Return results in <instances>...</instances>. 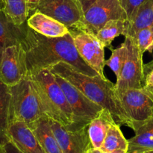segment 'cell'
<instances>
[{"mask_svg": "<svg viewBox=\"0 0 153 153\" xmlns=\"http://www.w3.org/2000/svg\"><path fill=\"white\" fill-rule=\"evenodd\" d=\"M40 0H27L28 4V7H29V11L32 10L34 7H35L36 4L40 1Z\"/></svg>", "mask_w": 153, "mask_h": 153, "instance_id": "obj_31", "label": "cell"}, {"mask_svg": "<svg viewBox=\"0 0 153 153\" xmlns=\"http://www.w3.org/2000/svg\"><path fill=\"white\" fill-rule=\"evenodd\" d=\"M143 88H144L145 91L147 92V94L150 96L151 98L153 100V85H152V86H143Z\"/></svg>", "mask_w": 153, "mask_h": 153, "instance_id": "obj_32", "label": "cell"}, {"mask_svg": "<svg viewBox=\"0 0 153 153\" xmlns=\"http://www.w3.org/2000/svg\"><path fill=\"white\" fill-rule=\"evenodd\" d=\"M55 76L57 82L62 88L73 111V123L68 126L75 128L88 126L91 121L103 108L90 100L80 90L64 78L56 74Z\"/></svg>", "mask_w": 153, "mask_h": 153, "instance_id": "obj_6", "label": "cell"}, {"mask_svg": "<svg viewBox=\"0 0 153 153\" xmlns=\"http://www.w3.org/2000/svg\"><path fill=\"white\" fill-rule=\"evenodd\" d=\"M29 127L46 153H63L52 131L49 118L41 117L30 124Z\"/></svg>", "mask_w": 153, "mask_h": 153, "instance_id": "obj_17", "label": "cell"}, {"mask_svg": "<svg viewBox=\"0 0 153 153\" xmlns=\"http://www.w3.org/2000/svg\"><path fill=\"white\" fill-rule=\"evenodd\" d=\"M128 140L125 137L117 123L112 124L108 131L100 149L105 152L126 151L128 152Z\"/></svg>", "mask_w": 153, "mask_h": 153, "instance_id": "obj_23", "label": "cell"}, {"mask_svg": "<svg viewBox=\"0 0 153 153\" xmlns=\"http://www.w3.org/2000/svg\"><path fill=\"white\" fill-rule=\"evenodd\" d=\"M4 7V2H3V0H0V9H3Z\"/></svg>", "mask_w": 153, "mask_h": 153, "instance_id": "obj_34", "label": "cell"}, {"mask_svg": "<svg viewBox=\"0 0 153 153\" xmlns=\"http://www.w3.org/2000/svg\"><path fill=\"white\" fill-rule=\"evenodd\" d=\"M49 123L63 153H87L93 147L88 126L75 128L51 119Z\"/></svg>", "mask_w": 153, "mask_h": 153, "instance_id": "obj_11", "label": "cell"}, {"mask_svg": "<svg viewBox=\"0 0 153 153\" xmlns=\"http://www.w3.org/2000/svg\"><path fill=\"white\" fill-rule=\"evenodd\" d=\"M153 67V60L152 61H150V62L147 63V64H144V73H145V75H146V73H147L149 71V70H151V68Z\"/></svg>", "mask_w": 153, "mask_h": 153, "instance_id": "obj_33", "label": "cell"}, {"mask_svg": "<svg viewBox=\"0 0 153 153\" xmlns=\"http://www.w3.org/2000/svg\"><path fill=\"white\" fill-rule=\"evenodd\" d=\"M87 153H128L126 151H115V152H105L100 149L92 147L87 152Z\"/></svg>", "mask_w": 153, "mask_h": 153, "instance_id": "obj_30", "label": "cell"}, {"mask_svg": "<svg viewBox=\"0 0 153 153\" xmlns=\"http://www.w3.org/2000/svg\"><path fill=\"white\" fill-rule=\"evenodd\" d=\"M8 134L10 140L22 153H46L29 126L22 121L10 123Z\"/></svg>", "mask_w": 153, "mask_h": 153, "instance_id": "obj_13", "label": "cell"}, {"mask_svg": "<svg viewBox=\"0 0 153 153\" xmlns=\"http://www.w3.org/2000/svg\"><path fill=\"white\" fill-rule=\"evenodd\" d=\"M153 85V67L145 75V81L143 86H152Z\"/></svg>", "mask_w": 153, "mask_h": 153, "instance_id": "obj_28", "label": "cell"}, {"mask_svg": "<svg viewBox=\"0 0 153 153\" xmlns=\"http://www.w3.org/2000/svg\"><path fill=\"white\" fill-rule=\"evenodd\" d=\"M48 69L76 86L93 102L108 109L120 126L132 128V123L124 111L115 91V85L108 79L100 76L85 75L64 62H59Z\"/></svg>", "mask_w": 153, "mask_h": 153, "instance_id": "obj_2", "label": "cell"}, {"mask_svg": "<svg viewBox=\"0 0 153 153\" xmlns=\"http://www.w3.org/2000/svg\"><path fill=\"white\" fill-rule=\"evenodd\" d=\"M51 16L65 25L69 29L82 27L85 11L79 0H40L35 7L29 11Z\"/></svg>", "mask_w": 153, "mask_h": 153, "instance_id": "obj_7", "label": "cell"}, {"mask_svg": "<svg viewBox=\"0 0 153 153\" xmlns=\"http://www.w3.org/2000/svg\"><path fill=\"white\" fill-rule=\"evenodd\" d=\"M27 22L16 25L9 20L3 9H0V60L7 47L22 43L27 31Z\"/></svg>", "mask_w": 153, "mask_h": 153, "instance_id": "obj_15", "label": "cell"}, {"mask_svg": "<svg viewBox=\"0 0 153 153\" xmlns=\"http://www.w3.org/2000/svg\"><path fill=\"white\" fill-rule=\"evenodd\" d=\"M26 22L29 28L46 37H59L70 33L65 25L40 12L29 15Z\"/></svg>", "mask_w": 153, "mask_h": 153, "instance_id": "obj_14", "label": "cell"}, {"mask_svg": "<svg viewBox=\"0 0 153 153\" xmlns=\"http://www.w3.org/2000/svg\"><path fill=\"white\" fill-rule=\"evenodd\" d=\"M10 88L0 79V146L10 141L8 134L10 126Z\"/></svg>", "mask_w": 153, "mask_h": 153, "instance_id": "obj_20", "label": "cell"}, {"mask_svg": "<svg viewBox=\"0 0 153 153\" xmlns=\"http://www.w3.org/2000/svg\"><path fill=\"white\" fill-rule=\"evenodd\" d=\"M112 19L128 20L126 11L119 0H97L85 12L81 29L94 34Z\"/></svg>", "mask_w": 153, "mask_h": 153, "instance_id": "obj_9", "label": "cell"}, {"mask_svg": "<svg viewBox=\"0 0 153 153\" xmlns=\"http://www.w3.org/2000/svg\"><path fill=\"white\" fill-rule=\"evenodd\" d=\"M134 131V137L128 140V153H139L153 149V117L139 124Z\"/></svg>", "mask_w": 153, "mask_h": 153, "instance_id": "obj_18", "label": "cell"}, {"mask_svg": "<svg viewBox=\"0 0 153 153\" xmlns=\"http://www.w3.org/2000/svg\"><path fill=\"white\" fill-rule=\"evenodd\" d=\"M142 53L153 52V25L140 30L134 37Z\"/></svg>", "mask_w": 153, "mask_h": 153, "instance_id": "obj_25", "label": "cell"}, {"mask_svg": "<svg viewBox=\"0 0 153 153\" xmlns=\"http://www.w3.org/2000/svg\"><path fill=\"white\" fill-rule=\"evenodd\" d=\"M28 77L32 79L45 116L64 126L73 123L71 107L55 74L49 69H43Z\"/></svg>", "mask_w": 153, "mask_h": 153, "instance_id": "obj_3", "label": "cell"}, {"mask_svg": "<svg viewBox=\"0 0 153 153\" xmlns=\"http://www.w3.org/2000/svg\"><path fill=\"white\" fill-rule=\"evenodd\" d=\"M27 73L25 52L22 43L6 48L0 60V79L11 87L27 77Z\"/></svg>", "mask_w": 153, "mask_h": 153, "instance_id": "obj_12", "label": "cell"}, {"mask_svg": "<svg viewBox=\"0 0 153 153\" xmlns=\"http://www.w3.org/2000/svg\"><path fill=\"white\" fill-rule=\"evenodd\" d=\"M152 25H153V0H145L139 6L132 19L128 21L126 36L134 37L140 30Z\"/></svg>", "mask_w": 153, "mask_h": 153, "instance_id": "obj_19", "label": "cell"}, {"mask_svg": "<svg viewBox=\"0 0 153 153\" xmlns=\"http://www.w3.org/2000/svg\"><path fill=\"white\" fill-rule=\"evenodd\" d=\"M3 149H4V153H22L16 146V145L10 140V141L7 142V143L4 145Z\"/></svg>", "mask_w": 153, "mask_h": 153, "instance_id": "obj_27", "label": "cell"}, {"mask_svg": "<svg viewBox=\"0 0 153 153\" xmlns=\"http://www.w3.org/2000/svg\"><path fill=\"white\" fill-rule=\"evenodd\" d=\"M22 45L25 52L27 77L59 62L69 64L85 75L100 76L80 56L70 33L63 37H49L28 26Z\"/></svg>", "mask_w": 153, "mask_h": 153, "instance_id": "obj_1", "label": "cell"}, {"mask_svg": "<svg viewBox=\"0 0 153 153\" xmlns=\"http://www.w3.org/2000/svg\"><path fill=\"white\" fill-rule=\"evenodd\" d=\"M0 153H4V149H3L2 146H0Z\"/></svg>", "mask_w": 153, "mask_h": 153, "instance_id": "obj_36", "label": "cell"}, {"mask_svg": "<svg viewBox=\"0 0 153 153\" xmlns=\"http://www.w3.org/2000/svg\"><path fill=\"white\" fill-rule=\"evenodd\" d=\"M3 10L9 20L16 25H22L29 16L27 0H3Z\"/></svg>", "mask_w": 153, "mask_h": 153, "instance_id": "obj_22", "label": "cell"}, {"mask_svg": "<svg viewBox=\"0 0 153 153\" xmlns=\"http://www.w3.org/2000/svg\"><path fill=\"white\" fill-rule=\"evenodd\" d=\"M128 48L126 41L117 49L112 50L110 58L105 61V65L108 66L116 76L117 79L119 78L121 70L127 58Z\"/></svg>", "mask_w": 153, "mask_h": 153, "instance_id": "obj_24", "label": "cell"}, {"mask_svg": "<svg viewBox=\"0 0 153 153\" xmlns=\"http://www.w3.org/2000/svg\"><path fill=\"white\" fill-rule=\"evenodd\" d=\"M128 25V20L112 19L106 22L96 36L105 48H108L112 51V42L119 36L126 35Z\"/></svg>", "mask_w": 153, "mask_h": 153, "instance_id": "obj_21", "label": "cell"}, {"mask_svg": "<svg viewBox=\"0 0 153 153\" xmlns=\"http://www.w3.org/2000/svg\"><path fill=\"white\" fill-rule=\"evenodd\" d=\"M79 1L83 7L84 11L85 12L97 0H79Z\"/></svg>", "mask_w": 153, "mask_h": 153, "instance_id": "obj_29", "label": "cell"}, {"mask_svg": "<svg viewBox=\"0 0 153 153\" xmlns=\"http://www.w3.org/2000/svg\"><path fill=\"white\" fill-rule=\"evenodd\" d=\"M125 41L128 48L127 58L115 84V91L120 94L129 89H140L145 81L144 64L143 55L134 37L126 36Z\"/></svg>", "mask_w": 153, "mask_h": 153, "instance_id": "obj_5", "label": "cell"}, {"mask_svg": "<svg viewBox=\"0 0 153 153\" xmlns=\"http://www.w3.org/2000/svg\"><path fill=\"white\" fill-rule=\"evenodd\" d=\"M120 4L123 7L128 15V21L131 20L134 16L136 10L139 6L145 1V0H119Z\"/></svg>", "mask_w": 153, "mask_h": 153, "instance_id": "obj_26", "label": "cell"}, {"mask_svg": "<svg viewBox=\"0 0 153 153\" xmlns=\"http://www.w3.org/2000/svg\"><path fill=\"white\" fill-rule=\"evenodd\" d=\"M139 153H153V149H150V150H147V151H144V152H139Z\"/></svg>", "mask_w": 153, "mask_h": 153, "instance_id": "obj_35", "label": "cell"}, {"mask_svg": "<svg viewBox=\"0 0 153 153\" xmlns=\"http://www.w3.org/2000/svg\"><path fill=\"white\" fill-rule=\"evenodd\" d=\"M119 98L132 123L133 130L153 117V100L143 88L126 90L119 94Z\"/></svg>", "mask_w": 153, "mask_h": 153, "instance_id": "obj_10", "label": "cell"}, {"mask_svg": "<svg viewBox=\"0 0 153 153\" xmlns=\"http://www.w3.org/2000/svg\"><path fill=\"white\" fill-rule=\"evenodd\" d=\"M115 122L113 115L106 108H102L100 113L91 121L88 126V134L93 147L100 149L108 131Z\"/></svg>", "mask_w": 153, "mask_h": 153, "instance_id": "obj_16", "label": "cell"}, {"mask_svg": "<svg viewBox=\"0 0 153 153\" xmlns=\"http://www.w3.org/2000/svg\"><path fill=\"white\" fill-rule=\"evenodd\" d=\"M70 34L73 39L75 46L82 59L100 76L107 79L104 74L105 66V47L96 34L81 28H73Z\"/></svg>", "mask_w": 153, "mask_h": 153, "instance_id": "obj_8", "label": "cell"}, {"mask_svg": "<svg viewBox=\"0 0 153 153\" xmlns=\"http://www.w3.org/2000/svg\"><path fill=\"white\" fill-rule=\"evenodd\" d=\"M10 92V123L22 121L28 126L45 116L32 79L25 77L13 86Z\"/></svg>", "mask_w": 153, "mask_h": 153, "instance_id": "obj_4", "label": "cell"}]
</instances>
